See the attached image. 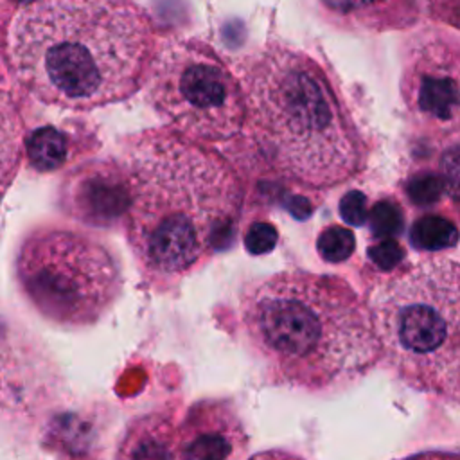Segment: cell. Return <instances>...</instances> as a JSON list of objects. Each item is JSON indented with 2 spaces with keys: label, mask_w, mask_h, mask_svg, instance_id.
<instances>
[{
  "label": "cell",
  "mask_w": 460,
  "mask_h": 460,
  "mask_svg": "<svg viewBox=\"0 0 460 460\" xmlns=\"http://www.w3.org/2000/svg\"><path fill=\"white\" fill-rule=\"evenodd\" d=\"M122 165L131 185L128 243L147 286L169 289L232 244L244 190L219 153L153 128L126 138Z\"/></svg>",
  "instance_id": "1"
},
{
  "label": "cell",
  "mask_w": 460,
  "mask_h": 460,
  "mask_svg": "<svg viewBox=\"0 0 460 460\" xmlns=\"http://www.w3.org/2000/svg\"><path fill=\"white\" fill-rule=\"evenodd\" d=\"M153 43L151 20L135 0H32L14 13L7 56L36 101L86 111L140 88Z\"/></svg>",
  "instance_id": "2"
},
{
  "label": "cell",
  "mask_w": 460,
  "mask_h": 460,
  "mask_svg": "<svg viewBox=\"0 0 460 460\" xmlns=\"http://www.w3.org/2000/svg\"><path fill=\"white\" fill-rule=\"evenodd\" d=\"M250 349L275 383L323 392L361 376L381 354L370 309L336 275L286 270L241 296Z\"/></svg>",
  "instance_id": "3"
},
{
  "label": "cell",
  "mask_w": 460,
  "mask_h": 460,
  "mask_svg": "<svg viewBox=\"0 0 460 460\" xmlns=\"http://www.w3.org/2000/svg\"><path fill=\"white\" fill-rule=\"evenodd\" d=\"M241 79L248 133L277 174L325 190L361 171L359 131L313 56L270 41L243 63Z\"/></svg>",
  "instance_id": "4"
},
{
  "label": "cell",
  "mask_w": 460,
  "mask_h": 460,
  "mask_svg": "<svg viewBox=\"0 0 460 460\" xmlns=\"http://www.w3.org/2000/svg\"><path fill=\"white\" fill-rule=\"evenodd\" d=\"M381 356L408 383L460 392V268L426 261L381 284L370 302Z\"/></svg>",
  "instance_id": "5"
},
{
  "label": "cell",
  "mask_w": 460,
  "mask_h": 460,
  "mask_svg": "<svg viewBox=\"0 0 460 460\" xmlns=\"http://www.w3.org/2000/svg\"><path fill=\"white\" fill-rule=\"evenodd\" d=\"M14 275L32 309L61 327L97 323L122 291V273L111 252L84 232L59 226L27 234Z\"/></svg>",
  "instance_id": "6"
},
{
  "label": "cell",
  "mask_w": 460,
  "mask_h": 460,
  "mask_svg": "<svg viewBox=\"0 0 460 460\" xmlns=\"http://www.w3.org/2000/svg\"><path fill=\"white\" fill-rule=\"evenodd\" d=\"M146 92L156 113L194 140L226 142L246 122L243 84L198 38H174L160 47Z\"/></svg>",
  "instance_id": "7"
},
{
  "label": "cell",
  "mask_w": 460,
  "mask_h": 460,
  "mask_svg": "<svg viewBox=\"0 0 460 460\" xmlns=\"http://www.w3.org/2000/svg\"><path fill=\"white\" fill-rule=\"evenodd\" d=\"M59 205L90 226H113L129 212L131 185L124 165L95 160L74 169L59 189Z\"/></svg>",
  "instance_id": "8"
},
{
  "label": "cell",
  "mask_w": 460,
  "mask_h": 460,
  "mask_svg": "<svg viewBox=\"0 0 460 460\" xmlns=\"http://www.w3.org/2000/svg\"><path fill=\"white\" fill-rule=\"evenodd\" d=\"M246 446L244 424L230 401H198L178 426V460H241Z\"/></svg>",
  "instance_id": "9"
},
{
  "label": "cell",
  "mask_w": 460,
  "mask_h": 460,
  "mask_svg": "<svg viewBox=\"0 0 460 460\" xmlns=\"http://www.w3.org/2000/svg\"><path fill=\"white\" fill-rule=\"evenodd\" d=\"M115 460H178V428L162 415L135 419L119 444Z\"/></svg>",
  "instance_id": "10"
},
{
  "label": "cell",
  "mask_w": 460,
  "mask_h": 460,
  "mask_svg": "<svg viewBox=\"0 0 460 460\" xmlns=\"http://www.w3.org/2000/svg\"><path fill=\"white\" fill-rule=\"evenodd\" d=\"M413 102L417 110L435 120L447 122L460 108V88L453 77L422 72L415 75Z\"/></svg>",
  "instance_id": "11"
},
{
  "label": "cell",
  "mask_w": 460,
  "mask_h": 460,
  "mask_svg": "<svg viewBox=\"0 0 460 460\" xmlns=\"http://www.w3.org/2000/svg\"><path fill=\"white\" fill-rule=\"evenodd\" d=\"M25 155L34 171H58L72 158L70 135L56 126L36 128L25 138Z\"/></svg>",
  "instance_id": "12"
},
{
  "label": "cell",
  "mask_w": 460,
  "mask_h": 460,
  "mask_svg": "<svg viewBox=\"0 0 460 460\" xmlns=\"http://www.w3.org/2000/svg\"><path fill=\"white\" fill-rule=\"evenodd\" d=\"M410 241L417 250L438 252L456 244L458 228L446 217L424 216L410 230Z\"/></svg>",
  "instance_id": "13"
},
{
  "label": "cell",
  "mask_w": 460,
  "mask_h": 460,
  "mask_svg": "<svg viewBox=\"0 0 460 460\" xmlns=\"http://www.w3.org/2000/svg\"><path fill=\"white\" fill-rule=\"evenodd\" d=\"M354 250L356 237L347 226L327 225L316 237V252L325 262H343L354 253Z\"/></svg>",
  "instance_id": "14"
},
{
  "label": "cell",
  "mask_w": 460,
  "mask_h": 460,
  "mask_svg": "<svg viewBox=\"0 0 460 460\" xmlns=\"http://www.w3.org/2000/svg\"><path fill=\"white\" fill-rule=\"evenodd\" d=\"M332 23H363L383 0H318Z\"/></svg>",
  "instance_id": "15"
},
{
  "label": "cell",
  "mask_w": 460,
  "mask_h": 460,
  "mask_svg": "<svg viewBox=\"0 0 460 460\" xmlns=\"http://www.w3.org/2000/svg\"><path fill=\"white\" fill-rule=\"evenodd\" d=\"M368 221L374 237L379 239H394L404 226V216L401 207L390 199L377 201L370 210Z\"/></svg>",
  "instance_id": "16"
},
{
  "label": "cell",
  "mask_w": 460,
  "mask_h": 460,
  "mask_svg": "<svg viewBox=\"0 0 460 460\" xmlns=\"http://www.w3.org/2000/svg\"><path fill=\"white\" fill-rule=\"evenodd\" d=\"M446 190L442 176L435 172H419L410 178L406 183V194L411 199V203L419 207L433 205L440 199L442 192Z\"/></svg>",
  "instance_id": "17"
},
{
  "label": "cell",
  "mask_w": 460,
  "mask_h": 460,
  "mask_svg": "<svg viewBox=\"0 0 460 460\" xmlns=\"http://www.w3.org/2000/svg\"><path fill=\"white\" fill-rule=\"evenodd\" d=\"M279 243V230L270 221H253L244 232V248L252 255H266Z\"/></svg>",
  "instance_id": "18"
},
{
  "label": "cell",
  "mask_w": 460,
  "mask_h": 460,
  "mask_svg": "<svg viewBox=\"0 0 460 460\" xmlns=\"http://www.w3.org/2000/svg\"><path fill=\"white\" fill-rule=\"evenodd\" d=\"M367 255L379 270L388 271L401 264L404 259V248L395 239H381L367 250Z\"/></svg>",
  "instance_id": "19"
},
{
  "label": "cell",
  "mask_w": 460,
  "mask_h": 460,
  "mask_svg": "<svg viewBox=\"0 0 460 460\" xmlns=\"http://www.w3.org/2000/svg\"><path fill=\"white\" fill-rule=\"evenodd\" d=\"M340 216L345 223L361 226L368 219V203L367 196L361 190H349L340 199Z\"/></svg>",
  "instance_id": "20"
},
{
  "label": "cell",
  "mask_w": 460,
  "mask_h": 460,
  "mask_svg": "<svg viewBox=\"0 0 460 460\" xmlns=\"http://www.w3.org/2000/svg\"><path fill=\"white\" fill-rule=\"evenodd\" d=\"M442 180L446 192L460 199V147H453L442 156Z\"/></svg>",
  "instance_id": "21"
},
{
  "label": "cell",
  "mask_w": 460,
  "mask_h": 460,
  "mask_svg": "<svg viewBox=\"0 0 460 460\" xmlns=\"http://www.w3.org/2000/svg\"><path fill=\"white\" fill-rule=\"evenodd\" d=\"M248 460H305V458L286 449H266V451L255 453Z\"/></svg>",
  "instance_id": "22"
}]
</instances>
